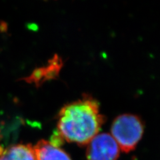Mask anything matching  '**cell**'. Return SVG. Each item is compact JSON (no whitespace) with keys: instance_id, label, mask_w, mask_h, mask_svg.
Wrapping results in <instances>:
<instances>
[{"instance_id":"obj_1","label":"cell","mask_w":160,"mask_h":160,"mask_svg":"<svg viewBox=\"0 0 160 160\" xmlns=\"http://www.w3.org/2000/svg\"><path fill=\"white\" fill-rule=\"evenodd\" d=\"M58 119L59 136L65 141L79 146H86L99 133L105 122L98 102L88 94L65 105Z\"/></svg>"},{"instance_id":"obj_2","label":"cell","mask_w":160,"mask_h":160,"mask_svg":"<svg viewBox=\"0 0 160 160\" xmlns=\"http://www.w3.org/2000/svg\"><path fill=\"white\" fill-rule=\"evenodd\" d=\"M111 132L120 149L128 153L136 148L142 139L144 124L142 119L136 115L124 113L113 120Z\"/></svg>"},{"instance_id":"obj_3","label":"cell","mask_w":160,"mask_h":160,"mask_svg":"<svg viewBox=\"0 0 160 160\" xmlns=\"http://www.w3.org/2000/svg\"><path fill=\"white\" fill-rule=\"evenodd\" d=\"M88 160H117L120 148L111 134L98 133L87 145Z\"/></svg>"},{"instance_id":"obj_4","label":"cell","mask_w":160,"mask_h":160,"mask_svg":"<svg viewBox=\"0 0 160 160\" xmlns=\"http://www.w3.org/2000/svg\"><path fill=\"white\" fill-rule=\"evenodd\" d=\"M33 149L38 160H72L59 146L46 140H40Z\"/></svg>"},{"instance_id":"obj_5","label":"cell","mask_w":160,"mask_h":160,"mask_svg":"<svg viewBox=\"0 0 160 160\" xmlns=\"http://www.w3.org/2000/svg\"><path fill=\"white\" fill-rule=\"evenodd\" d=\"M0 160H38L31 145L18 144L0 152Z\"/></svg>"},{"instance_id":"obj_6","label":"cell","mask_w":160,"mask_h":160,"mask_svg":"<svg viewBox=\"0 0 160 160\" xmlns=\"http://www.w3.org/2000/svg\"><path fill=\"white\" fill-rule=\"evenodd\" d=\"M63 65L62 59L58 55L56 54L52 59L49 60L46 66L40 67L43 83L49 80L57 79Z\"/></svg>"}]
</instances>
